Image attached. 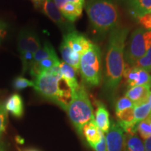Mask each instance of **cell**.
<instances>
[{"label": "cell", "mask_w": 151, "mask_h": 151, "mask_svg": "<svg viewBox=\"0 0 151 151\" xmlns=\"http://www.w3.org/2000/svg\"><path fill=\"white\" fill-rule=\"evenodd\" d=\"M62 41L65 42L73 52L81 55V56L93 44L90 39L75 30L66 33L64 35Z\"/></svg>", "instance_id": "cell-8"}, {"label": "cell", "mask_w": 151, "mask_h": 151, "mask_svg": "<svg viewBox=\"0 0 151 151\" xmlns=\"http://www.w3.org/2000/svg\"><path fill=\"white\" fill-rule=\"evenodd\" d=\"M123 147H124V151H131L130 150H129V149H128L127 147H125L124 146H123Z\"/></svg>", "instance_id": "cell-39"}, {"label": "cell", "mask_w": 151, "mask_h": 151, "mask_svg": "<svg viewBox=\"0 0 151 151\" xmlns=\"http://www.w3.org/2000/svg\"><path fill=\"white\" fill-rule=\"evenodd\" d=\"M145 151H151V136L144 141Z\"/></svg>", "instance_id": "cell-33"}, {"label": "cell", "mask_w": 151, "mask_h": 151, "mask_svg": "<svg viewBox=\"0 0 151 151\" xmlns=\"http://www.w3.org/2000/svg\"><path fill=\"white\" fill-rule=\"evenodd\" d=\"M134 106V103L132 102L131 100L124 96V97L120 98L118 100V101H117L116 105V113H119L127 109L132 108V107Z\"/></svg>", "instance_id": "cell-28"}, {"label": "cell", "mask_w": 151, "mask_h": 151, "mask_svg": "<svg viewBox=\"0 0 151 151\" xmlns=\"http://www.w3.org/2000/svg\"><path fill=\"white\" fill-rule=\"evenodd\" d=\"M96 124L104 134L107 133L111 127L109 113L103 104H99L95 113Z\"/></svg>", "instance_id": "cell-17"}, {"label": "cell", "mask_w": 151, "mask_h": 151, "mask_svg": "<svg viewBox=\"0 0 151 151\" xmlns=\"http://www.w3.org/2000/svg\"><path fill=\"white\" fill-rule=\"evenodd\" d=\"M83 134L92 148H94L101 139L103 132L98 127L94 118L92 119L83 128Z\"/></svg>", "instance_id": "cell-12"}, {"label": "cell", "mask_w": 151, "mask_h": 151, "mask_svg": "<svg viewBox=\"0 0 151 151\" xmlns=\"http://www.w3.org/2000/svg\"><path fill=\"white\" fill-rule=\"evenodd\" d=\"M134 66L148 71V73L151 72V47L146 53L138 60Z\"/></svg>", "instance_id": "cell-23"}, {"label": "cell", "mask_w": 151, "mask_h": 151, "mask_svg": "<svg viewBox=\"0 0 151 151\" xmlns=\"http://www.w3.org/2000/svg\"><path fill=\"white\" fill-rule=\"evenodd\" d=\"M129 28L117 26L110 32L105 59L104 87L113 92L118 88L124 69V52Z\"/></svg>", "instance_id": "cell-1"}, {"label": "cell", "mask_w": 151, "mask_h": 151, "mask_svg": "<svg viewBox=\"0 0 151 151\" xmlns=\"http://www.w3.org/2000/svg\"><path fill=\"white\" fill-rule=\"evenodd\" d=\"M151 81V75L148 71L143 70L142 69L139 68V75L138 78L136 81L134 86H143V85H148L150 83Z\"/></svg>", "instance_id": "cell-29"}, {"label": "cell", "mask_w": 151, "mask_h": 151, "mask_svg": "<svg viewBox=\"0 0 151 151\" xmlns=\"http://www.w3.org/2000/svg\"><path fill=\"white\" fill-rule=\"evenodd\" d=\"M84 6L94 31L99 35L118 26L119 11L112 0H87Z\"/></svg>", "instance_id": "cell-3"}, {"label": "cell", "mask_w": 151, "mask_h": 151, "mask_svg": "<svg viewBox=\"0 0 151 151\" xmlns=\"http://www.w3.org/2000/svg\"><path fill=\"white\" fill-rule=\"evenodd\" d=\"M129 14L136 19L151 11V0H122Z\"/></svg>", "instance_id": "cell-10"}, {"label": "cell", "mask_w": 151, "mask_h": 151, "mask_svg": "<svg viewBox=\"0 0 151 151\" xmlns=\"http://www.w3.org/2000/svg\"><path fill=\"white\" fill-rule=\"evenodd\" d=\"M5 108L14 117L20 118L23 115V101L18 94H14L6 101Z\"/></svg>", "instance_id": "cell-16"}, {"label": "cell", "mask_w": 151, "mask_h": 151, "mask_svg": "<svg viewBox=\"0 0 151 151\" xmlns=\"http://www.w3.org/2000/svg\"><path fill=\"white\" fill-rule=\"evenodd\" d=\"M124 146L131 151H145L144 144L137 133L127 134L124 136Z\"/></svg>", "instance_id": "cell-19"}, {"label": "cell", "mask_w": 151, "mask_h": 151, "mask_svg": "<svg viewBox=\"0 0 151 151\" xmlns=\"http://www.w3.org/2000/svg\"><path fill=\"white\" fill-rule=\"evenodd\" d=\"M8 29L9 25L6 22L0 20V44L4 40L7 32H8Z\"/></svg>", "instance_id": "cell-31"}, {"label": "cell", "mask_w": 151, "mask_h": 151, "mask_svg": "<svg viewBox=\"0 0 151 151\" xmlns=\"http://www.w3.org/2000/svg\"><path fill=\"white\" fill-rule=\"evenodd\" d=\"M67 2L76 4L81 5L82 6H84L85 4H86V0H67Z\"/></svg>", "instance_id": "cell-35"}, {"label": "cell", "mask_w": 151, "mask_h": 151, "mask_svg": "<svg viewBox=\"0 0 151 151\" xmlns=\"http://www.w3.org/2000/svg\"><path fill=\"white\" fill-rule=\"evenodd\" d=\"M146 119H147V120H148V123H149V124H150V126L151 127V115L150 114L149 115V116H148V118H147Z\"/></svg>", "instance_id": "cell-38"}, {"label": "cell", "mask_w": 151, "mask_h": 151, "mask_svg": "<svg viewBox=\"0 0 151 151\" xmlns=\"http://www.w3.org/2000/svg\"><path fill=\"white\" fill-rule=\"evenodd\" d=\"M137 131L140 134L141 137L144 140H146L149 137H150L151 127L146 118L139 122V125L137 127Z\"/></svg>", "instance_id": "cell-27"}, {"label": "cell", "mask_w": 151, "mask_h": 151, "mask_svg": "<svg viewBox=\"0 0 151 151\" xmlns=\"http://www.w3.org/2000/svg\"><path fill=\"white\" fill-rule=\"evenodd\" d=\"M60 62L57 55L41 60L39 63L32 66L29 69V73L32 78L35 79L41 73L50 70L52 68L59 66Z\"/></svg>", "instance_id": "cell-13"}, {"label": "cell", "mask_w": 151, "mask_h": 151, "mask_svg": "<svg viewBox=\"0 0 151 151\" xmlns=\"http://www.w3.org/2000/svg\"><path fill=\"white\" fill-rule=\"evenodd\" d=\"M8 124V111L5 108V104L0 103V139L6 129Z\"/></svg>", "instance_id": "cell-26"}, {"label": "cell", "mask_w": 151, "mask_h": 151, "mask_svg": "<svg viewBox=\"0 0 151 151\" xmlns=\"http://www.w3.org/2000/svg\"><path fill=\"white\" fill-rule=\"evenodd\" d=\"M66 111L78 134L82 135L85 124L94 118L92 104L83 84L73 94Z\"/></svg>", "instance_id": "cell-4"}, {"label": "cell", "mask_w": 151, "mask_h": 151, "mask_svg": "<svg viewBox=\"0 0 151 151\" xmlns=\"http://www.w3.org/2000/svg\"><path fill=\"white\" fill-rule=\"evenodd\" d=\"M33 81L34 88L38 94L66 111L71 100L72 92L62 78L60 65L41 73Z\"/></svg>", "instance_id": "cell-2"}, {"label": "cell", "mask_w": 151, "mask_h": 151, "mask_svg": "<svg viewBox=\"0 0 151 151\" xmlns=\"http://www.w3.org/2000/svg\"><path fill=\"white\" fill-rule=\"evenodd\" d=\"M137 20L143 28L147 30H151V11L141 16Z\"/></svg>", "instance_id": "cell-30"}, {"label": "cell", "mask_w": 151, "mask_h": 151, "mask_svg": "<svg viewBox=\"0 0 151 151\" xmlns=\"http://www.w3.org/2000/svg\"><path fill=\"white\" fill-rule=\"evenodd\" d=\"M124 130L118 123H113L106 136L107 150L122 151L124 145Z\"/></svg>", "instance_id": "cell-9"}, {"label": "cell", "mask_w": 151, "mask_h": 151, "mask_svg": "<svg viewBox=\"0 0 151 151\" xmlns=\"http://www.w3.org/2000/svg\"><path fill=\"white\" fill-rule=\"evenodd\" d=\"M37 9L48 17L58 27L65 31L66 33L74 31V27H73L72 23L64 18L61 11L55 4L53 0H41Z\"/></svg>", "instance_id": "cell-7"}, {"label": "cell", "mask_w": 151, "mask_h": 151, "mask_svg": "<svg viewBox=\"0 0 151 151\" xmlns=\"http://www.w3.org/2000/svg\"><path fill=\"white\" fill-rule=\"evenodd\" d=\"M0 151H6L5 145L3 143H0Z\"/></svg>", "instance_id": "cell-37"}, {"label": "cell", "mask_w": 151, "mask_h": 151, "mask_svg": "<svg viewBox=\"0 0 151 151\" xmlns=\"http://www.w3.org/2000/svg\"><path fill=\"white\" fill-rule=\"evenodd\" d=\"M60 69L62 78L67 83L72 92V95L78 89L80 85L78 84L76 78L77 72L75 69L65 62H61L60 64Z\"/></svg>", "instance_id": "cell-14"}, {"label": "cell", "mask_w": 151, "mask_h": 151, "mask_svg": "<svg viewBox=\"0 0 151 151\" xmlns=\"http://www.w3.org/2000/svg\"><path fill=\"white\" fill-rule=\"evenodd\" d=\"M151 111V94L146 103L134 106V118L137 123L145 120L150 114Z\"/></svg>", "instance_id": "cell-21"}, {"label": "cell", "mask_w": 151, "mask_h": 151, "mask_svg": "<svg viewBox=\"0 0 151 151\" xmlns=\"http://www.w3.org/2000/svg\"><path fill=\"white\" fill-rule=\"evenodd\" d=\"M94 150L95 151H106L107 146H106V137L104 134H103L101 136V139L99 143L94 147Z\"/></svg>", "instance_id": "cell-32"}, {"label": "cell", "mask_w": 151, "mask_h": 151, "mask_svg": "<svg viewBox=\"0 0 151 151\" xmlns=\"http://www.w3.org/2000/svg\"><path fill=\"white\" fill-rule=\"evenodd\" d=\"M83 8V6L76 4L67 2V4L60 9V11L66 20L73 23L81 16Z\"/></svg>", "instance_id": "cell-18"}, {"label": "cell", "mask_w": 151, "mask_h": 151, "mask_svg": "<svg viewBox=\"0 0 151 151\" xmlns=\"http://www.w3.org/2000/svg\"><path fill=\"white\" fill-rule=\"evenodd\" d=\"M27 30H22L18 35V50L20 58L23 55L27 50Z\"/></svg>", "instance_id": "cell-25"}, {"label": "cell", "mask_w": 151, "mask_h": 151, "mask_svg": "<svg viewBox=\"0 0 151 151\" xmlns=\"http://www.w3.org/2000/svg\"><path fill=\"white\" fill-rule=\"evenodd\" d=\"M53 1L56 6L60 9V11L67 2V0H53Z\"/></svg>", "instance_id": "cell-34"}, {"label": "cell", "mask_w": 151, "mask_h": 151, "mask_svg": "<svg viewBox=\"0 0 151 151\" xmlns=\"http://www.w3.org/2000/svg\"><path fill=\"white\" fill-rule=\"evenodd\" d=\"M27 151H37V150H27Z\"/></svg>", "instance_id": "cell-40"}, {"label": "cell", "mask_w": 151, "mask_h": 151, "mask_svg": "<svg viewBox=\"0 0 151 151\" xmlns=\"http://www.w3.org/2000/svg\"><path fill=\"white\" fill-rule=\"evenodd\" d=\"M151 47V30L143 27L136 29L130 36L127 45L124 48V59L128 66L134 65Z\"/></svg>", "instance_id": "cell-6"}, {"label": "cell", "mask_w": 151, "mask_h": 151, "mask_svg": "<svg viewBox=\"0 0 151 151\" xmlns=\"http://www.w3.org/2000/svg\"><path fill=\"white\" fill-rule=\"evenodd\" d=\"M79 72L83 81L88 86H99L101 79V50L97 45L93 43L82 55Z\"/></svg>", "instance_id": "cell-5"}, {"label": "cell", "mask_w": 151, "mask_h": 151, "mask_svg": "<svg viewBox=\"0 0 151 151\" xmlns=\"http://www.w3.org/2000/svg\"><path fill=\"white\" fill-rule=\"evenodd\" d=\"M55 55L56 52L55 51L53 47L51 46V44L48 42L44 43L43 46H41V48L34 55V59L32 66L39 63L41 60L46 59V58H50V57L54 56Z\"/></svg>", "instance_id": "cell-20"}, {"label": "cell", "mask_w": 151, "mask_h": 151, "mask_svg": "<svg viewBox=\"0 0 151 151\" xmlns=\"http://www.w3.org/2000/svg\"><path fill=\"white\" fill-rule=\"evenodd\" d=\"M150 115H151V111H150Z\"/></svg>", "instance_id": "cell-41"}, {"label": "cell", "mask_w": 151, "mask_h": 151, "mask_svg": "<svg viewBox=\"0 0 151 151\" xmlns=\"http://www.w3.org/2000/svg\"><path fill=\"white\" fill-rule=\"evenodd\" d=\"M60 50L62 54V59L66 63L71 66L77 73L80 69V61L81 55L73 52L71 49L63 41H62L60 46Z\"/></svg>", "instance_id": "cell-15"}, {"label": "cell", "mask_w": 151, "mask_h": 151, "mask_svg": "<svg viewBox=\"0 0 151 151\" xmlns=\"http://www.w3.org/2000/svg\"><path fill=\"white\" fill-rule=\"evenodd\" d=\"M41 48L39 37L34 32L28 31L27 35V48L35 55Z\"/></svg>", "instance_id": "cell-22"}, {"label": "cell", "mask_w": 151, "mask_h": 151, "mask_svg": "<svg viewBox=\"0 0 151 151\" xmlns=\"http://www.w3.org/2000/svg\"><path fill=\"white\" fill-rule=\"evenodd\" d=\"M150 96L148 85L130 87L126 92L125 97L131 100L134 106H139L146 103Z\"/></svg>", "instance_id": "cell-11"}, {"label": "cell", "mask_w": 151, "mask_h": 151, "mask_svg": "<svg viewBox=\"0 0 151 151\" xmlns=\"http://www.w3.org/2000/svg\"><path fill=\"white\" fill-rule=\"evenodd\" d=\"M31 1L33 2L34 5H35V6L36 7V8H38L39 4H40L41 0H31Z\"/></svg>", "instance_id": "cell-36"}, {"label": "cell", "mask_w": 151, "mask_h": 151, "mask_svg": "<svg viewBox=\"0 0 151 151\" xmlns=\"http://www.w3.org/2000/svg\"><path fill=\"white\" fill-rule=\"evenodd\" d=\"M13 86L16 90H22L29 87H35L33 81L24 78L22 76H18L13 81Z\"/></svg>", "instance_id": "cell-24"}]
</instances>
